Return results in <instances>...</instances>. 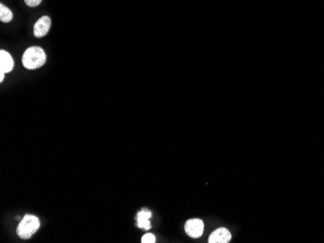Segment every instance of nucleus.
<instances>
[{
	"label": "nucleus",
	"instance_id": "nucleus-1",
	"mask_svg": "<svg viewBox=\"0 0 324 243\" xmlns=\"http://www.w3.org/2000/svg\"><path fill=\"white\" fill-rule=\"evenodd\" d=\"M47 61V56L44 50L34 46L28 48L22 55L21 63L28 70H35L42 67Z\"/></svg>",
	"mask_w": 324,
	"mask_h": 243
},
{
	"label": "nucleus",
	"instance_id": "nucleus-2",
	"mask_svg": "<svg viewBox=\"0 0 324 243\" xmlns=\"http://www.w3.org/2000/svg\"><path fill=\"white\" fill-rule=\"evenodd\" d=\"M40 228L39 218L35 215L26 214L20 221L17 234L21 240H29Z\"/></svg>",
	"mask_w": 324,
	"mask_h": 243
},
{
	"label": "nucleus",
	"instance_id": "nucleus-3",
	"mask_svg": "<svg viewBox=\"0 0 324 243\" xmlns=\"http://www.w3.org/2000/svg\"><path fill=\"white\" fill-rule=\"evenodd\" d=\"M184 230L188 237H190L192 239H198L202 236L203 231H204V223H203L202 220L197 219V218L190 219L184 225Z\"/></svg>",
	"mask_w": 324,
	"mask_h": 243
},
{
	"label": "nucleus",
	"instance_id": "nucleus-4",
	"mask_svg": "<svg viewBox=\"0 0 324 243\" xmlns=\"http://www.w3.org/2000/svg\"><path fill=\"white\" fill-rule=\"evenodd\" d=\"M51 25H52V20L50 19V17L48 16L41 17L34 24V36L37 38L44 37L45 35L48 34Z\"/></svg>",
	"mask_w": 324,
	"mask_h": 243
},
{
	"label": "nucleus",
	"instance_id": "nucleus-5",
	"mask_svg": "<svg viewBox=\"0 0 324 243\" xmlns=\"http://www.w3.org/2000/svg\"><path fill=\"white\" fill-rule=\"evenodd\" d=\"M232 239L231 233L225 229L220 228L213 232L209 238V243H228Z\"/></svg>",
	"mask_w": 324,
	"mask_h": 243
},
{
	"label": "nucleus",
	"instance_id": "nucleus-6",
	"mask_svg": "<svg viewBox=\"0 0 324 243\" xmlns=\"http://www.w3.org/2000/svg\"><path fill=\"white\" fill-rule=\"evenodd\" d=\"M14 60L12 56L6 52V51H1L0 52V71L4 72L5 74L10 73L13 68H14Z\"/></svg>",
	"mask_w": 324,
	"mask_h": 243
},
{
	"label": "nucleus",
	"instance_id": "nucleus-7",
	"mask_svg": "<svg viewBox=\"0 0 324 243\" xmlns=\"http://www.w3.org/2000/svg\"><path fill=\"white\" fill-rule=\"evenodd\" d=\"M152 217V212L148 209H142L140 212H138L137 214V227L139 229H143V230H150L152 228L151 226V222H150V218Z\"/></svg>",
	"mask_w": 324,
	"mask_h": 243
},
{
	"label": "nucleus",
	"instance_id": "nucleus-8",
	"mask_svg": "<svg viewBox=\"0 0 324 243\" xmlns=\"http://www.w3.org/2000/svg\"><path fill=\"white\" fill-rule=\"evenodd\" d=\"M13 13L11 12V10L9 8H7L6 6H4L3 4L0 5V20L2 22H10L11 20H13Z\"/></svg>",
	"mask_w": 324,
	"mask_h": 243
},
{
	"label": "nucleus",
	"instance_id": "nucleus-9",
	"mask_svg": "<svg viewBox=\"0 0 324 243\" xmlns=\"http://www.w3.org/2000/svg\"><path fill=\"white\" fill-rule=\"evenodd\" d=\"M156 243V237L153 234H146L143 236L142 243Z\"/></svg>",
	"mask_w": 324,
	"mask_h": 243
},
{
	"label": "nucleus",
	"instance_id": "nucleus-10",
	"mask_svg": "<svg viewBox=\"0 0 324 243\" xmlns=\"http://www.w3.org/2000/svg\"><path fill=\"white\" fill-rule=\"evenodd\" d=\"M24 2L29 7H37L38 5H40L42 0H24Z\"/></svg>",
	"mask_w": 324,
	"mask_h": 243
},
{
	"label": "nucleus",
	"instance_id": "nucleus-11",
	"mask_svg": "<svg viewBox=\"0 0 324 243\" xmlns=\"http://www.w3.org/2000/svg\"><path fill=\"white\" fill-rule=\"evenodd\" d=\"M4 77H5V73L2 72V71H0V81L1 82L4 81Z\"/></svg>",
	"mask_w": 324,
	"mask_h": 243
}]
</instances>
